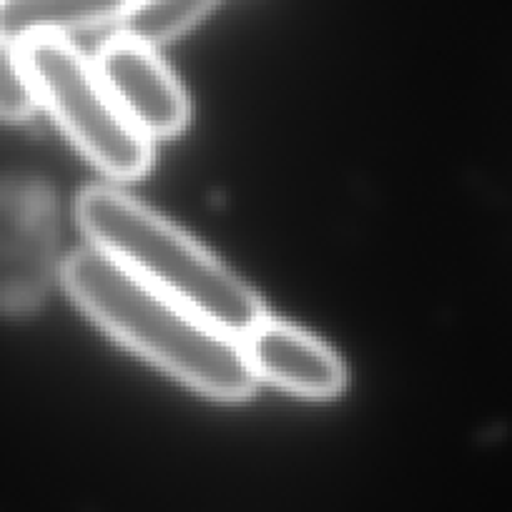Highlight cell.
<instances>
[{"label":"cell","instance_id":"obj_1","mask_svg":"<svg viewBox=\"0 0 512 512\" xmlns=\"http://www.w3.org/2000/svg\"><path fill=\"white\" fill-rule=\"evenodd\" d=\"M68 297L111 339L219 402L249 400L256 387L239 339L123 272L93 246L66 256Z\"/></svg>","mask_w":512,"mask_h":512},{"label":"cell","instance_id":"obj_2","mask_svg":"<svg viewBox=\"0 0 512 512\" xmlns=\"http://www.w3.org/2000/svg\"><path fill=\"white\" fill-rule=\"evenodd\" d=\"M88 244L154 292L244 339L267 319L262 299L221 259L154 209L113 186H88L76 201Z\"/></svg>","mask_w":512,"mask_h":512},{"label":"cell","instance_id":"obj_3","mask_svg":"<svg viewBox=\"0 0 512 512\" xmlns=\"http://www.w3.org/2000/svg\"><path fill=\"white\" fill-rule=\"evenodd\" d=\"M18 46L38 103L101 174L113 181L149 174L151 141L123 116L81 48L66 36H31Z\"/></svg>","mask_w":512,"mask_h":512},{"label":"cell","instance_id":"obj_4","mask_svg":"<svg viewBox=\"0 0 512 512\" xmlns=\"http://www.w3.org/2000/svg\"><path fill=\"white\" fill-rule=\"evenodd\" d=\"M56 204L41 181L0 186V309H33L56 264Z\"/></svg>","mask_w":512,"mask_h":512},{"label":"cell","instance_id":"obj_5","mask_svg":"<svg viewBox=\"0 0 512 512\" xmlns=\"http://www.w3.org/2000/svg\"><path fill=\"white\" fill-rule=\"evenodd\" d=\"M93 63L116 106L146 139H174L184 131L189 101L154 46L116 33L103 43Z\"/></svg>","mask_w":512,"mask_h":512},{"label":"cell","instance_id":"obj_6","mask_svg":"<svg viewBox=\"0 0 512 512\" xmlns=\"http://www.w3.org/2000/svg\"><path fill=\"white\" fill-rule=\"evenodd\" d=\"M241 349L256 382L262 379L304 400H334L347 387L339 354L289 322L267 317L241 339Z\"/></svg>","mask_w":512,"mask_h":512},{"label":"cell","instance_id":"obj_7","mask_svg":"<svg viewBox=\"0 0 512 512\" xmlns=\"http://www.w3.org/2000/svg\"><path fill=\"white\" fill-rule=\"evenodd\" d=\"M136 3L139 0H0V33L16 43L31 36H68L121 23Z\"/></svg>","mask_w":512,"mask_h":512},{"label":"cell","instance_id":"obj_8","mask_svg":"<svg viewBox=\"0 0 512 512\" xmlns=\"http://www.w3.org/2000/svg\"><path fill=\"white\" fill-rule=\"evenodd\" d=\"M216 3L219 0H139L118 23V33L159 48L204 21Z\"/></svg>","mask_w":512,"mask_h":512},{"label":"cell","instance_id":"obj_9","mask_svg":"<svg viewBox=\"0 0 512 512\" xmlns=\"http://www.w3.org/2000/svg\"><path fill=\"white\" fill-rule=\"evenodd\" d=\"M38 106L31 76L23 63L21 46L0 33V118L3 121H28Z\"/></svg>","mask_w":512,"mask_h":512}]
</instances>
